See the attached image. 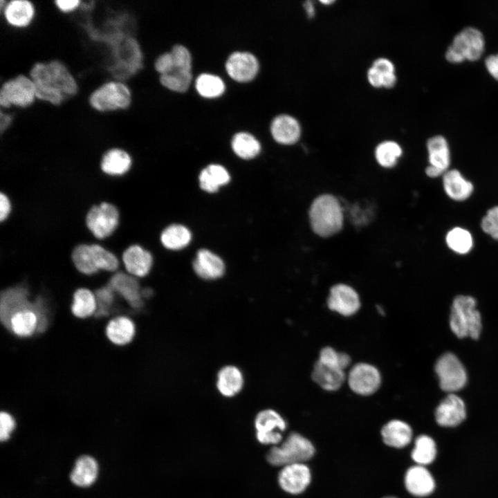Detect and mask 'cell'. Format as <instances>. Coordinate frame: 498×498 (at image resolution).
<instances>
[{
    "label": "cell",
    "instance_id": "6da1fadb",
    "mask_svg": "<svg viewBox=\"0 0 498 498\" xmlns=\"http://www.w3.org/2000/svg\"><path fill=\"white\" fill-rule=\"evenodd\" d=\"M29 77L35 85L36 98L54 106L60 105L78 91L73 75L57 59L35 63L30 70Z\"/></svg>",
    "mask_w": 498,
    "mask_h": 498
},
{
    "label": "cell",
    "instance_id": "7a4b0ae2",
    "mask_svg": "<svg viewBox=\"0 0 498 498\" xmlns=\"http://www.w3.org/2000/svg\"><path fill=\"white\" fill-rule=\"evenodd\" d=\"M309 218L313 232L322 237L338 232L343 225V212L339 201L331 194L317 196L311 203Z\"/></svg>",
    "mask_w": 498,
    "mask_h": 498
},
{
    "label": "cell",
    "instance_id": "3957f363",
    "mask_svg": "<svg viewBox=\"0 0 498 498\" xmlns=\"http://www.w3.org/2000/svg\"><path fill=\"white\" fill-rule=\"evenodd\" d=\"M450 326L452 332L460 338L470 337L477 339L481 331V317L476 308V301L470 296L455 297L451 308Z\"/></svg>",
    "mask_w": 498,
    "mask_h": 498
},
{
    "label": "cell",
    "instance_id": "277c9868",
    "mask_svg": "<svg viewBox=\"0 0 498 498\" xmlns=\"http://www.w3.org/2000/svg\"><path fill=\"white\" fill-rule=\"evenodd\" d=\"M315 448L312 443L300 434L293 432L279 445L268 452V463L275 466L304 463L313 457Z\"/></svg>",
    "mask_w": 498,
    "mask_h": 498
},
{
    "label": "cell",
    "instance_id": "5b68a950",
    "mask_svg": "<svg viewBox=\"0 0 498 498\" xmlns=\"http://www.w3.org/2000/svg\"><path fill=\"white\" fill-rule=\"evenodd\" d=\"M131 91L127 85L116 81L104 83L89 98L90 106L101 112L126 109L131 105Z\"/></svg>",
    "mask_w": 498,
    "mask_h": 498
},
{
    "label": "cell",
    "instance_id": "8992f818",
    "mask_svg": "<svg viewBox=\"0 0 498 498\" xmlns=\"http://www.w3.org/2000/svg\"><path fill=\"white\" fill-rule=\"evenodd\" d=\"M484 38L477 29L468 27L458 33L445 53L446 59L452 63H460L467 59L476 61L484 50Z\"/></svg>",
    "mask_w": 498,
    "mask_h": 498
},
{
    "label": "cell",
    "instance_id": "52a82bcc",
    "mask_svg": "<svg viewBox=\"0 0 498 498\" xmlns=\"http://www.w3.org/2000/svg\"><path fill=\"white\" fill-rule=\"evenodd\" d=\"M120 223V212L117 207L107 201L93 205L85 216L89 231L98 239L110 237Z\"/></svg>",
    "mask_w": 498,
    "mask_h": 498
},
{
    "label": "cell",
    "instance_id": "ba28073f",
    "mask_svg": "<svg viewBox=\"0 0 498 498\" xmlns=\"http://www.w3.org/2000/svg\"><path fill=\"white\" fill-rule=\"evenodd\" d=\"M35 99V85L30 77L24 74L6 81L0 89V105L4 109L12 105L28 107Z\"/></svg>",
    "mask_w": 498,
    "mask_h": 498
},
{
    "label": "cell",
    "instance_id": "9c48e42d",
    "mask_svg": "<svg viewBox=\"0 0 498 498\" xmlns=\"http://www.w3.org/2000/svg\"><path fill=\"white\" fill-rule=\"evenodd\" d=\"M260 68L259 59L249 50L232 51L224 62V69L228 76L239 84L254 81L259 75Z\"/></svg>",
    "mask_w": 498,
    "mask_h": 498
},
{
    "label": "cell",
    "instance_id": "30bf717a",
    "mask_svg": "<svg viewBox=\"0 0 498 498\" xmlns=\"http://www.w3.org/2000/svg\"><path fill=\"white\" fill-rule=\"evenodd\" d=\"M349 389L356 394L369 396L375 394L382 384L379 369L368 362H357L350 367L347 374Z\"/></svg>",
    "mask_w": 498,
    "mask_h": 498
},
{
    "label": "cell",
    "instance_id": "8fae6325",
    "mask_svg": "<svg viewBox=\"0 0 498 498\" xmlns=\"http://www.w3.org/2000/svg\"><path fill=\"white\" fill-rule=\"evenodd\" d=\"M435 371L440 387L445 391L454 393L462 389L466 383L465 369L453 353H446L441 356L435 365Z\"/></svg>",
    "mask_w": 498,
    "mask_h": 498
},
{
    "label": "cell",
    "instance_id": "7c38bea8",
    "mask_svg": "<svg viewBox=\"0 0 498 498\" xmlns=\"http://www.w3.org/2000/svg\"><path fill=\"white\" fill-rule=\"evenodd\" d=\"M256 437L264 445H277L282 439V432L286 427L284 418L275 410L271 409L259 412L255 419Z\"/></svg>",
    "mask_w": 498,
    "mask_h": 498
},
{
    "label": "cell",
    "instance_id": "4fadbf2b",
    "mask_svg": "<svg viewBox=\"0 0 498 498\" xmlns=\"http://www.w3.org/2000/svg\"><path fill=\"white\" fill-rule=\"evenodd\" d=\"M329 309L344 317L356 315L361 307L358 292L351 286L337 284L329 290L326 299Z\"/></svg>",
    "mask_w": 498,
    "mask_h": 498
},
{
    "label": "cell",
    "instance_id": "5bb4252c",
    "mask_svg": "<svg viewBox=\"0 0 498 498\" xmlns=\"http://www.w3.org/2000/svg\"><path fill=\"white\" fill-rule=\"evenodd\" d=\"M35 300L30 302L26 287L16 286L3 290L1 293L0 317L3 325L10 330L12 316L19 311L34 308Z\"/></svg>",
    "mask_w": 498,
    "mask_h": 498
},
{
    "label": "cell",
    "instance_id": "9a60e30c",
    "mask_svg": "<svg viewBox=\"0 0 498 498\" xmlns=\"http://www.w3.org/2000/svg\"><path fill=\"white\" fill-rule=\"evenodd\" d=\"M311 480V470L304 463L285 465L278 475V483L281 488L292 495H297L304 491Z\"/></svg>",
    "mask_w": 498,
    "mask_h": 498
},
{
    "label": "cell",
    "instance_id": "2e32d148",
    "mask_svg": "<svg viewBox=\"0 0 498 498\" xmlns=\"http://www.w3.org/2000/svg\"><path fill=\"white\" fill-rule=\"evenodd\" d=\"M465 416L464 402L453 393L449 394L439 403L435 411L436 421L442 427H456L465 420Z\"/></svg>",
    "mask_w": 498,
    "mask_h": 498
},
{
    "label": "cell",
    "instance_id": "e0dca14e",
    "mask_svg": "<svg viewBox=\"0 0 498 498\" xmlns=\"http://www.w3.org/2000/svg\"><path fill=\"white\" fill-rule=\"evenodd\" d=\"M107 284L131 307L139 308L142 306V290L135 277L123 272H117L110 278Z\"/></svg>",
    "mask_w": 498,
    "mask_h": 498
},
{
    "label": "cell",
    "instance_id": "ac0fdd59",
    "mask_svg": "<svg viewBox=\"0 0 498 498\" xmlns=\"http://www.w3.org/2000/svg\"><path fill=\"white\" fill-rule=\"evenodd\" d=\"M45 305L43 299L38 297L35 299L34 308L25 309L15 313L10 320V330L15 335L21 338L31 336L37 332L38 328V317L44 309Z\"/></svg>",
    "mask_w": 498,
    "mask_h": 498
},
{
    "label": "cell",
    "instance_id": "d6986e66",
    "mask_svg": "<svg viewBox=\"0 0 498 498\" xmlns=\"http://www.w3.org/2000/svg\"><path fill=\"white\" fill-rule=\"evenodd\" d=\"M122 259L127 272L135 277L147 275L153 264L151 254L138 244L127 247L122 252Z\"/></svg>",
    "mask_w": 498,
    "mask_h": 498
},
{
    "label": "cell",
    "instance_id": "ffe728a7",
    "mask_svg": "<svg viewBox=\"0 0 498 498\" xmlns=\"http://www.w3.org/2000/svg\"><path fill=\"white\" fill-rule=\"evenodd\" d=\"M270 134L275 142L281 145H293L297 142L301 134L298 121L292 116L279 114L271 121Z\"/></svg>",
    "mask_w": 498,
    "mask_h": 498
},
{
    "label": "cell",
    "instance_id": "44dd1931",
    "mask_svg": "<svg viewBox=\"0 0 498 498\" xmlns=\"http://www.w3.org/2000/svg\"><path fill=\"white\" fill-rule=\"evenodd\" d=\"M192 267L199 277L206 280L221 277L225 270L222 259L208 249H201L197 252Z\"/></svg>",
    "mask_w": 498,
    "mask_h": 498
},
{
    "label": "cell",
    "instance_id": "7402d4cb",
    "mask_svg": "<svg viewBox=\"0 0 498 498\" xmlns=\"http://www.w3.org/2000/svg\"><path fill=\"white\" fill-rule=\"evenodd\" d=\"M311 378L323 390L332 392L339 390L347 381V373L316 360L311 371Z\"/></svg>",
    "mask_w": 498,
    "mask_h": 498
},
{
    "label": "cell",
    "instance_id": "603a6c76",
    "mask_svg": "<svg viewBox=\"0 0 498 498\" xmlns=\"http://www.w3.org/2000/svg\"><path fill=\"white\" fill-rule=\"evenodd\" d=\"M405 485L407 491L416 497H425L433 492L434 479L423 465L409 468L405 473Z\"/></svg>",
    "mask_w": 498,
    "mask_h": 498
},
{
    "label": "cell",
    "instance_id": "cb8c5ba5",
    "mask_svg": "<svg viewBox=\"0 0 498 498\" xmlns=\"http://www.w3.org/2000/svg\"><path fill=\"white\" fill-rule=\"evenodd\" d=\"M132 165L130 154L123 149L113 147L102 155L100 163L101 171L111 176H120L129 172Z\"/></svg>",
    "mask_w": 498,
    "mask_h": 498
},
{
    "label": "cell",
    "instance_id": "d4e9b609",
    "mask_svg": "<svg viewBox=\"0 0 498 498\" xmlns=\"http://www.w3.org/2000/svg\"><path fill=\"white\" fill-rule=\"evenodd\" d=\"M197 94L205 100H216L226 92L227 86L219 75L210 72L199 73L194 81Z\"/></svg>",
    "mask_w": 498,
    "mask_h": 498
},
{
    "label": "cell",
    "instance_id": "484cf974",
    "mask_svg": "<svg viewBox=\"0 0 498 498\" xmlns=\"http://www.w3.org/2000/svg\"><path fill=\"white\" fill-rule=\"evenodd\" d=\"M3 8L7 23L16 28L28 26L35 15L33 4L26 0L10 1L1 6V9Z\"/></svg>",
    "mask_w": 498,
    "mask_h": 498
},
{
    "label": "cell",
    "instance_id": "4316f807",
    "mask_svg": "<svg viewBox=\"0 0 498 498\" xmlns=\"http://www.w3.org/2000/svg\"><path fill=\"white\" fill-rule=\"evenodd\" d=\"M384 443L393 448L407 446L412 438V430L409 424L400 420H391L381 430Z\"/></svg>",
    "mask_w": 498,
    "mask_h": 498
},
{
    "label": "cell",
    "instance_id": "83f0119b",
    "mask_svg": "<svg viewBox=\"0 0 498 498\" xmlns=\"http://www.w3.org/2000/svg\"><path fill=\"white\" fill-rule=\"evenodd\" d=\"M243 382L242 372L233 365L223 367L217 374L216 388L225 397H233L239 393L243 388Z\"/></svg>",
    "mask_w": 498,
    "mask_h": 498
},
{
    "label": "cell",
    "instance_id": "f1b7e54d",
    "mask_svg": "<svg viewBox=\"0 0 498 498\" xmlns=\"http://www.w3.org/2000/svg\"><path fill=\"white\" fill-rule=\"evenodd\" d=\"M443 182L448 196L456 201L467 199L474 189L472 183L464 178L456 169L446 172L443 175Z\"/></svg>",
    "mask_w": 498,
    "mask_h": 498
},
{
    "label": "cell",
    "instance_id": "f546056e",
    "mask_svg": "<svg viewBox=\"0 0 498 498\" xmlns=\"http://www.w3.org/2000/svg\"><path fill=\"white\" fill-rule=\"evenodd\" d=\"M230 145L234 154L243 160L255 158L261 149V143L255 136L245 131L236 132L232 137Z\"/></svg>",
    "mask_w": 498,
    "mask_h": 498
},
{
    "label": "cell",
    "instance_id": "4dcf8cb0",
    "mask_svg": "<svg viewBox=\"0 0 498 498\" xmlns=\"http://www.w3.org/2000/svg\"><path fill=\"white\" fill-rule=\"evenodd\" d=\"M136 332L133 321L127 317L119 316L112 319L106 328L109 340L117 345H124L133 338Z\"/></svg>",
    "mask_w": 498,
    "mask_h": 498
},
{
    "label": "cell",
    "instance_id": "1f68e13d",
    "mask_svg": "<svg viewBox=\"0 0 498 498\" xmlns=\"http://www.w3.org/2000/svg\"><path fill=\"white\" fill-rule=\"evenodd\" d=\"M201 188L208 192H216L220 186L228 184L230 176L228 170L219 164H210L203 169L199 176Z\"/></svg>",
    "mask_w": 498,
    "mask_h": 498
},
{
    "label": "cell",
    "instance_id": "d6a6232c",
    "mask_svg": "<svg viewBox=\"0 0 498 498\" xmlns=\"http://www.w3.org/2000/svg\"><path fill=\"white\" fill-rule=\"evenodd\" d=\"M98 474V465L91 456L84 455L76 461L71 474V480L76 486L87 487L95 481Z\"/></svg>",
    "mask_w": 498,
    "mask_h": 498
},
{
    "label": "cell",
    "instance_id": "836d02e7",
    "mask_svg": "<svg viewBox=\"0 0 498 498\" xmlns=\"http://www.w3.org/2000/svg\"><path fill=\"white\" fill-rule=\"evenodd\" d=\"M430 165L443 172L450 165V151L445 138L441 136L430 138L427 143Z\"/></svg>",
    "mask_w": 498,
    "mask_h": 498
},
{
    "label": "cell",
    "instance_id": "e575fe53",
    "mask_svg": "<svg viewBox=\"0 0 498 498\" xmlns=\"http://www.w3.org/2000/svg\"><path fill=\"white\" fill-rule=\"evenodd\" d=\"M160 85L174 93H185L194 82L193 71L174 70V71L158 76Z\"/></svg>",
    "mask_w": 498,
    "mask_h": 498
},
{
    "label": "cell",
    "instance_id": "d590c367",
    "mask_svg": "<svg viewBox=\"0 0 498 498\" xmlns=\"http://www.w3.org/2000/svg\"><path fill=\"white\" fill-rule=\"evenodd\" d=\"M192 239V234L183 225L173 224L167 227L161 233L160 241L169 250H181L186 247Z\"/></svg>",
    "mask_w": 498,
    "mask_h": 498
},
{
    "label": "cell",
    "instance_id": "8d00e7d4",
    "mask_svg": "<svg viewBox=\"0 0 498 498\" xmlns=\"http://www.w3.org/2000/svg\"><path fill=\"white\" fill-rule=\"evenodd\" d=\"M96 309V299L92 291L86 288H80L74 292L71 311L75 317H90L95 315Z\"/></svg>",
    "mask_w": 498,
    "mask_h": 498
},
{
    "label": "cell",
    "instance_id": "74e56055",
    "mask_svg": "<svg viewBox=\"0 0 498 498\" xmlns=\"http://www.w3.org/2000/svg\"><path fill=\"white\" fill-rule=\"evenodd\" d=\"M71 259L75 268L84 275H91L99 271L91 244L80 243L75 246L71 252Z\"/></svg>",
    "mask_w": 498,
    "mask_h": 498
},
{
    "label": "cell",
    "instance_id": "f35d334b",
    "mask_svg": "<svg viewBox=\"0 0 498 498\" xmlns=\"http://www.w3.org/2000/svg\"><path fill=\"white\" fill-rule=\"evenodd\" d=\"M411 456L417 465L424 466L432 463L436 456V446L433 439L427 435L418 436Z\"/></svg>",
    "mask_w": 498,
    "mask_h": 498
},
{
    "label": "cell",
    "instance_id": "ab89813d",
    "mask_svg": "<svg viewBox=\"0 0 498 498\" xmlns=\"http://www.w3.org/2000/svg\"><path fill=\"white\" fill-rule=\"evenodd\" d=\"M320 362L332 366L343 371L351 367L350 356L343 351L336 350L332 347L326 346L320 351L318 358Z\"/></svg>",
    "mask_w": 498,
    "mask_h": 498
},
{
    "label": "cell",
    "instance_id": "60d3db41",
    "mask_svg": "<svg viewBox=\"0 0 498 498\" xmlns=\"http://www.w3.org/2000/svg\"><path fill=\"white\" fill-rule=\"evenodd\" d=\"M402 154L400 146L394 141H385L380 143L375 151L378 163L382 167H391L394 166L398 158Z\"/></svg>",
    "mask_w": 498,
    "mask_h": 498
},
{
    "label": "cell",
    "instance_id": "b9f144b4",
    "mask_svg": "<svg viewBox=\"0 0 498 498\" xmlns=\"http://www.w3.org/2000/svg\"><path fill=\"white\" fill-rule=\"evenodd\" d=\"M448 246L459 254L468 252L472 246V237L466 230L457 227L449 231L446 236Z\"/></svg>",
    "mask_w": 498,
    "mask_h": 498
},
{
    "label": "cell",
    "instance_id": "7bdbcfd3",
    "mask_svg": "<svg viewBox=\"0 0 498 498\" xmlns=\"http://www.w3.org/2000/svg\"><path fill=\"white\" fill-rule=\"evenodd\" d=\"M98 270L113 272L119 268L120 262L114 253L98 243L91 244Z\"/></svg>",
    "mask_w": 498,
    "mask_h": 498
},
{
    "label": "cell",
    "instance_id": "ee69618b",
    "mask_svg": "<svg viewBox=\"0 0 498 498\" xmlns=\"http://www.w3.org/2000/svg\"><path fill=\"white\" fill-rule=\"evenodd\" d=\"M174 59L175 70L192 71L193 56L187 46L183 44H175L169 50Z\"/></svg>",
    "mask_w": 498,
    "mask_h": 498
},
{
    "label": "cell",
    "instance_id": "f6af8a7d",
    "mask_svg": "<svg viewBox=\"0 0 498 498\" xmlns=\"http://www.w3.org/2000/svg\"><path fill=\"white\" fill-rule=\"evenodd\" d=\"M97 302V309L95 315L98 317L107 316L114 300V292L107 284L97 289L95 293Z\"/></svg>",
    "mask_w": 498,
    "mask_h": 498
},
{
    "label": "cell",
    "instance_id": "bcb514c9",
    "mask_svg": "<svg viewBox=\"0 0 498 498\" xmlns=\"http://www.w3.org/2000/svg\"><path fill=\"white\" fill-rule=\"evenodd\" d=\"M481 228L493 239L498 240V206L490 209L481 220Z\"/></svg>",
    "mask_w": 498,
    "mask_h": 498
},
{
    "label": "cell",
    "instance_id": "7dc6e473",
    "mask_svg": "<svg viewBox=\"0 0 498 498\" xmlns=\"http://www.w3.org/2000/svg\"><path fill=\"white\" fill-rule=\"evenodd\" d=\"M154 67L159 75L169 73L175 70L172 55L169 51L160 53L155 59Z\"/></svg>",
    "mask_w": 498,
    "mask_h": 498
},
{
    "label": "cell",
    "instance_id": "c3c4849f",
    "mask_svg": "<svg viewBox=\"0 0 498 498\" xmlns=\"http://www.w3.org/2000/svg\"><path fill=\"white\" fill-rule=\"evenodd\" d=\"M15 421L13 417L6 412L0 414V439L1 441H7L10 433L15 427Z\"/></svg>",
    "mask_w": 498,
    "mask_h": 498
},
{
    "label": "cell",
    "instance_id": "681fc988",
    "mask_svg": "<svg viewBox=\"0 0 498 498\" xmlns=\"http://www.w3.org/2000/svg\"><path fill=\"white\" fill-rule=\"evenodd\" d=\"M12 210L11 201L8 195L0 193V221L3 222L10 214Z\"/></svg>",
    "mask_w": 498,
    "mask_h": 498
},
{
    "label": "cell",
    "instance_id": "f907efd6",
    "mask_svg": "<svg viewBox=\"0 0 498 498\" xmlns=\"http://www.w3.org/2000/svg\"><path fill=\"white\" fill-rule=\"evenodd\" d=\"M372 67L381 73L383 75L394 73V66L393 63L386 58H378L376 59Z\"/></svg>",
    "mask_w": 498,
    "mask_h": 498
},
{
    "label": "cell",
    "instance_id": "816d5d0a",
    "mask_svg": "<svg viewBox=\"0 0 498 498\" xmlns=\"http://www.w3.org/2000/svg\"><path fill=\"white\" fill-rule=\"evenodd\" d=\"M82 2L79 0H57L55 1L56 7L63 12L75 10Z\"/></svg>",
    "mask_w": 498,
    "mask_h": 498
},
{
    "label": "cell",
    "instance_id": "f5cc1de1",
    "mask_svg": "<svg viewBox=\"0 0 498 498\" xmlns=\"http://www.w3.org/2000/svg\"><path fill=\"white\" fill-rule=\"evenodd\" d=\"M485 64L490 74L498 80V54L488 56Z\"/></svg>",
    "mask_w": 498,
    "mask_h": 498
},
{
    "label": "cell",
    "instance_id": "db71d44e",
    "mask_svg": "<svg viewBox=\"0 0 498 498\" xmlns=\"http://www.w3.org/2000/svg\"><path fill=\"white\" fill-rule=\"evenodd\" d=\"M367 77L369 83L373 86L380 87L382 86L383 75L372 66L368 70Z\"/></svg>",
    "mask_w": 498,
    "mask_h": 498
},
{
    "label": "cell",
    "instance_id": "11a10c76",
    "mask_svg": "<svg viewBox=\"0 0 498 498\" xmlns=\"http://www.w3.org/2000/svg\"><path fill=\"white\" fill-rule=\"evenodd\" d=\"M12 122V116L8 113H3L1 111L0 114V130L3 133L10 126Z\"/></svg>",
    "mask_w": 498,
    "mask_h": 498
},
{
    "label": "cell",
    "instance_id": "9f6ffc18",
    "mask_svg": "<svg viewBox=\"0 0 498 498\" xmlns=\"http://www.w3.org/2000/svg\"><path fill=\"white\" fill-rule=\"evenodd\" d=\"M396 81L394 73H388L383 75L382 86L386 88H391L394 86Z\"/></svg>",
    "mask_w": 498,
    "mask_h": 498
},
{
    "label": "cell",
    "instance_id": "6f0895ef",
    "mask_svg": "<svg viewBox=\"0 0 498 498\" xmlns=\"http://www.w3.org/2000/svg\"><path fill=\"white\" fill-rule=\"evenodd\" d=\"M425 173L430 177H437L441 176L444 172L430 165L426 168Z\"/></svg>",
    "mask_w": 498,
    "mask_h": 498
},
{
    "label": "cell",
    "instance_id": "680465c9",
    "mask_svg": "<svg viewBox=\"0 0 498 498\" xmlns=\"http://www.w3.org/2000/svg\"><path fill=\"white\" fill-rule=\"evenodd\" d=\"M308 17H312L315 14V9L311 1H308L304 4Z\"/></svg>",
    "mask_w": 498,
    "mask_h": 498
},
{
    "label": "cell",
    "instance_id": "91938a15",
    "mask_svg": "<svg viewBox=\"0 0 498 498\" xmlns=\"http://www.w3.org/2000/svg\"><path fill=\"white\" fill-rule=\"evenodd\" d=\"M333 1H331V0H329V1H322V3H324V4H329V3H333Z\"/></svg>",
    "mask_w": 498,
    "mask_h": 498
},
{
    "label": "cell",
    "instance_id": "94428289",
    "mask_svg": "<svg viewBox=\"0 0 498 498\" xmlns=\"http://www.w3.org/2000/svg\"><path fill=\"white\" fill-rule=\"evenodd\" d=\"M383 498H396V497H383Z\"/></svg>",
    "mask_w": 498,
    "mask_h": 498
}]
</instances>
